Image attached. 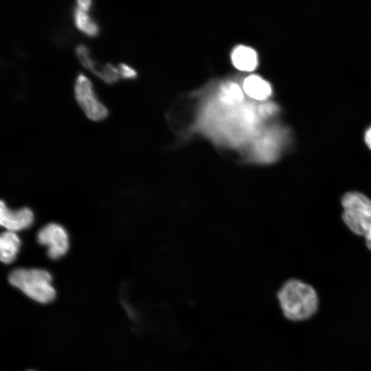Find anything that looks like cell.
<instances>
[{"instance_id":"cell-1","label":"cell","mask_w":371,"mask_h":371,"mask_svg":"<svg viewBox=\"0 0 371 371\" xmlns=\"http://www.w3.org/2000/svg\"><path fill=\"white\" fill-rule=\"evenodd\" d=\"M277 297L284 317L293 322L309 319L317 311L319 300L313 286L299 280L286 281Z\"/></svg>"},{"instance_id":"cell-2","label":"cell","mask_w":371,"mask_h":371,"mask_svg":"<svg viewBox=\"0 0 371 371\" xmlns=\"http://www.w3.org/2000/svg\"><path fill=\"white\" fill-rule=\"evenodd\" d=\"M10 283L31 299L47 304L53 301L56 291L50 273L38 269H16L9 275Z\"/></svg>"},{"instance_id":"cell-3","label":"cell","mask_w":371,"mask_h":371,"mask_svg":"<svg viewBox=\"0 0 371 371\" xmlns=\"http://www.w3.org/2000/svg\"><path fill=\"white\" fill-rule=\"evenodd\" d=\"M342 218L355 234L364 236L371 224V200L363 194L350 192L341 199Z\"/></svg>"},{"instance_id":"cell-4","label":"cell","mask_w":371,"mask_h":371,"mask_svg":"<svg viewBox=\"0 0 371 371\" xmlns=\"http://www.w3.org/2000/svg\"><path fill=\"white\" fill-rule=\"evenodd\" d=\"M74 93L77 102L90 120L100 121L108 116V109L98 99L91 82L83 74L76 77Z\"/></svg>"},{"instance_id":"cell-5","label":"cell","mask_w":371,"mask_h":371,"mask_svg":"<svg viewBox=\"0 0 371 371\" xmlns=\"http://www.w3.org/2000/svg\"><path fill=\"white\" fill-rule=\"evenodd\" d=\"M38 242L47 247L50 258L58 259L66 254L69 248L68 235L65 229L56 223L43 227L38 233Z\"/></svg>"},{"instance_id":"cell-6","label":"cell","mask_w":371,"mask_h":371,"mask_svg":"<svg viewBox=\"0 0 371 371\" xmlns=\"http://www.w3.org/2000/svg\"><path fill=\"white\" fill-rule=\"evenodd\" d=\"M34 219L32 212L28 208L16 211L10 210L1 201L0 206V223L7 231L16 232L30 227Z\"/></svg>"},{"instance_id":"cell-7","label":"cell","mask_w":371,"mask_h":371,"mask_svg":"<svg viewBox=\"0 0 371 371\" xmlns=\"http://www.w3.org/2000/svg\"><path fill=\"white\" fill-rule=\"evenodd\" d=\"M231 59L234 66L243 71H251L258 66L256 52L245 45H238L232 52Z\"/></svg>"},{"instance_id":"cell-8","label":"cell","mask_w":371,"mask_h":371,"mask_svg":"<svg viewBox=\"0 0 371 371\" xmlns=\"http://www.w3.org/2000/svg\"><path fill=\"white\" fill-rule=\"evenodd\" d=\"M243 89L249 98L258 101L265 100L272 94L271 85L256 75L249 76L244 80Z\"/></svg>"},{"instance_id":"cell-9","label":"cell","mask_w":371,"mask_h":371,"mask_svg":"<svg viewBox=\"0 0 371 371\" xmlns=\"http://www.w3.org/2000/svg\"><path fill=\"white\" fill-rule=\"evenodd\" d=\"M21 246V240L15 232L6 231L0 237V258L8 264L13 262Z\"/></svg>"},{"instance_id":"cell-10","label":"cell","mask_w":371,"mask_h":371,"mask_svg":"<svg viewBox=\"0 0 371 371\" xmlns=\"http://www.w3.org/2000/svg\"><path fill=\"white\" fill-rule=\"evenodd\" d=\"M80 8H76L74 10V22L76 27L82 32L90 36H95L99 32V28L96 23Z\"/></svg>"},{"instance_id":"cell-11","label":"cell","mask_w":371,"mask_h":371,"mask_svg":"<svg viewBox=\"0 0 371 371\" xmlns=\"http://www.w3.org/2000/svg\"><path fill=\"white\" fill-rule=\"evenodd\" d=\"M220 99L225 104H238L243 100V90L234 82L225 84L221 87Z\"/></svg>"},{"instance_id":"cell-12","label":"cell","mask_w":371,"mask_h":371,"mask_svg":"<svg viewBox=\"0 0 371 371\" xmlns=\"http://www.w3.org/2000/svg\"><path fill=\"white\" fill-rule=\"evenodd\" d=\"M94 74L107 84L115 82L120 77L119 69L111 63L98 67Z\"/></svg>"},{"instance_id":"cell-13","label":"cell","mask_w":371,"mask_h":371,"mask_svg":"<svg viewBox=\"0 0 371 371\" xmlns=\"http://www.w3.org/2000/svg\"><path fill=\"white\" fill-rule=\"evenodd\" d=\"M76 53L80 63L93 73L97 65L90 57L88 48L82 44L78 45L76 47Z\"/></svg>"},{"instance_id":"cell-14","label":"cell","mask_w":371,"mask_h":371,"mask_svg":"<svg viewBox=\"0 0 371 371\" xmlns=\"http://www.w3.org/2000/svg\"><path fill=\"white\" fill-rule=\"evenodd\" d=\"M119 71L120 76L124 78L132 79L136 78L137 76L136 71L131 67L124 63H120L119 65Z\"/></svg>"},{"instance_id":"cell-15","label":"cell","mask_w":371,"mask_h":371,"mask_svg":"<svg viewBox=\"0 0 371 371\" xmlns=\"http://www.w3.org/2000/svg\"><path fill=\"white\" fill-rule=\"evenodd\" d=\"M76 3L78 8L85 11H87L90 8L92 1L90 0H78Z\"/></svg>"},{"instance_id":"cell-16","label":"cell","mask_w":371,"mask_h":371,"mask_svg":"<svg viewBox=\"0 0 371 371\" xmlns=\"http://www.w3.org/2000/svg\"><path fill=\"white\" fill-rule=\"evenodd\" d=\"M368 248L371 250V224L364 235Z\"/></svg>"},{"instance_id":"cell-17","label":"cell","mask_w":371,"mask_h":371,"mask_svg":"<svg viewBox=\"0 0 371 371\" xmlns=\"http://www.w3.org/2000/svg\"><path fill=\"white\" fill-rule=\"evenodd\" d=\"M365 142L370 149H371V127L365 133Z\"/></svg>"},{"instance_id":"cell-18","label":"cell","mask_w":371,"mask_h":371,"mask_svg":"<svg viewBox=\"0 0 371 371\" xmlns=\"http://www.w3.org/2000/svg\"><path fill=\"white\" fill-rule=\"evenodd\" d=\"M29 371H34V370H29Z\"/></svg>"}]
</instances>
